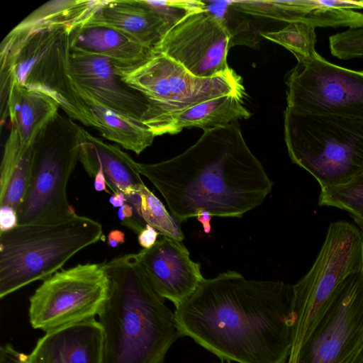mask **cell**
<instances>
[{
	"mask_svg": "<svg viewBox=\"0 0 363 363\" xmlns=\"http://www.w3.org/2000/svg\"><path fill=\"white\" fill-rule=\"evenodd\" d=\"M108 201L113 207L120 208L127 203V199L123 192L116 191L110 196Z\"/></svg>",
	"mask_w": 363,
	"mask_h": 363,
	"instance_id": "38",
	"label": "cell"
},
{
	"mask_svg": "<svg viewBox=\"0 0 363 363\" xmlns=\"http://www.w3.org/2000/svg\"><path fill=\"white\" fill-rule=\"evenodd\" d=\"M286 84L289 108L363 119V71L333 64L316 52L297 60Z\"/></svg>",
	"mask_w": 363,
	"mask_h": 363,
	"instance_id": "12",
	"label": "cell"
},
{
	"mask_svg": "<svg viewBox=\"0 0 363 363\" xmlns=\"http://www.w3.org/2000/svg\"><path fill=\"white\" fill-rule=\"evenodd\" d=\"M71 27L33 31L1 43V69L26 86L42 91L60 105L69 118L94 126L92 116L76 91L70 67Z\"/></svg>",
	"mask_w": 363,
	"mask_h": 363,
	"instance_id": "8",
	"label": "cell"
},
{
	"mask_svg": "<svg viewBox=\"0 0 363 363\" xmlns=\"http://www.w3.org/2000/svg\"><path fill=\"white\" fill-rule=\"evenodd\" d=\"M318 204L347 211L363 232V172L345 184L321 189Z\"/></svg>",
	"mask_w": 363,
	"mask_h": 363,
	"instance_id": "24",
	"label": "cell"
},
{
	"mask_svg": "<svg viewBox=\"0 0 363 363\" xmlns=\"http://www.w3.org/2000/svg\"><path fill=\"white\" fill-rule=\"evenodd\" d=\"M155 292L175 307L186 300L204 279L200 264L190 258L182 242L162 236L150 249L137 253Z\"/></svg>",
	"mask_w": 363,
	"mask_h": 363,
	"instance_id": "14",
	"label": "cell"
},
{
	"mask_svg": "<svg viewBox=\"0 0 363 363\" xmlns=\"http://www.w3.org/2000/svg\"><path fill=\"white\" fill-rule=\"evenodd\" d=\"M70 67L77 85L112 111L143 122L148 104L138 91L123 82L110 59L90 54L72 52Z\"/></svg>",
	"mask_w": 363,
	"mask_h": 363,
	"instance_id": "15",
	"label": "cell"
},
{
	"mask_svg": "<svg viewBox=\"0 0 363 363\" xmlns=\"http://www.w3.org/2000/svg\"><path fill=\"white\" fill-rule=\"evenodd\" d=\"M140 215L145 223L155 228L162 236L182 242L184 235L180 223L171 215L162 202L143 183L139 186Z\"/></svg>",
	"mask_w": 363,
	"mask_h": 363,
	"instance_id": "26",
	"label": "cell"
},
{
	"mask_svg": "<svg viewBox=\"0 0 363 363\" xmlns=\"http://www.w3.org/2000/svg\"><path fill=\"white\" fill-rule=\"evenodd\" d=\"M315 28L311 25L301 21H292L277 30L259 31V35L283 46L298 60L310 57L316 52Z\"/></svg>",
	"mask_w": 363,
	"mask_h": 363,
	"instance_id": "25",
	"label": "cell"
},
{
	"mask_svg": "<svg viewBox=\"0 0 363 363\" xmlns=\"http://www.w3.org/2000/svg\"><path fill=\"white\" fill-rule=\"evenodd\" d=\"M331 54L341 60L363 57V27L348 28L329 38Z\"/></svg>",
	"mask_w": 363,
	"mask_h": 363,
	"instance_id": "28",
	"label": "cell"
},
{
	"mask_svg": "<svg viewBox=\"0 0 363 363\" xmlns=\"http://www.w3.org/2000/svg\"><path fill=\"white\" fill-rule=\"evenodd\" d=\"M18 225L16 210L9 206H0V233L11 230Z\"/></svg>",
	"mask_w": 363,
	"mask_h": 363,
	"instance_id": "31",
	"label": "cell"
},
{
	"mask_svg": "<svg viewBox=\"0 0 363 363\" xmlns=\"http://www.w3.org/2000/svg\"><path fill=\"white\" fill-rule=\"evenodd\" d=\"M69 41L72 52L107 57L116 67L138 65L154 52L118 30L89 19L70 28Z\"/></svg>",
	"mask_w": 363,
	"mask_h": 363,
	"instance_id": "18",
	"label": "cell"
},
{
	"mask_svg": "<svg viewBox=\"0 0 363 363\" xmlns=\"http://www.w3.org/2000/svg\"><path fill=\"white\" fill-rule=\"evenodd\" d=\"M138 167L179 223L200 211L240 218L262 204L273 184L238 122L205 130L180 155L157 163H138Z\"/></svg>",
	"mask_w": 363,
	"mask_h": 363,
	"instance_id": "2",
	"label": "cell"
},
{
	"mask_svg": "<svg viewBox=\"0 0 363 363\" xmlns=\"http://www.w3.org/2000/svg\"><path fill=\"white\" fill-rule=\"evenodd\" d=\"M0 363H28V355L5 344L0 347Z\"/></svg>",
	"mask_w": 363,
	"mask_h": 363,
	"instance_id": "32",
	"label": "cell"
},
{
	"mask_svg": "<svg viewBox=\"0 0 363 363\" xmlns=\"http://www.w3.org/2000/svg\"><path fill=\"white\" fill-rule=\"evenodd\" d=\"M196 217L201 223L203 231L206 233H209L211 230V220L213 216L208 211H200L198 212Z\"/></svg>",
	"mask_w": 363,
	"mask_h": 363,
	"instance_id": "37",
	"label": "cell"
},
{
	"mask_svg": "<svg viewBox=\"0 0 363 363\" xmlns=\"http://www.w3.org/2000/svg\"><path fill=\"white\" fill-rule=\"evenodd\" d=\"M89 21L110 26L153 50L170 29L145 0L101 1Z\"/></svg>",
	"mask_w": 363,
	"mask_h": 363,
	"instance_id": "17",
	"label": "cell"
},
{
	"mask_svg": "<svg viewBox=\"0 0 363 363\" xmlns=\"http://www.w3.org/2000/svg\"><path fill=\"white\" fill-rule=\"evenodd\" d=\"M294 285L247 279L235 271L203 279L175 307L180 336L223 361L287 363L293 345Z\"/></svg>",
	"mask_w": 363,
	"mask_h": 363,
	"instance_id": "1",
	"label": "cell"
},
{
	"mask_svg": "<svg viewBox=\"0 0 363 363\" xmlns=\"http://www.w3.org/2000/svg\"><path fill=\"white\" fill-rule=\"evenodd\" d=\"M80 127L57 113L35 138L28 189L17 210L18 225L57 223L77 215L67 185L79 160Z\"/></svg>",
	"mask_w": 363,
	"mask_h": 363,
	"instance_id": "7",
	"label": "cell"
},
{
	"mask_svg": "<svg viewBox=\"0 0 363 363\" xmlns=\"http://www.w3.org/2000/svg\"><path fill=\"white\" fill-rule=\"evenodd\" d=\"M363 340V269L338 285L287 363H349Z\"/></svg>",
	"mask_w": 363,
	"mask_h": 363,
	"instance_id": "11",
	"label": "cell"
},
{
	"mask_svg": "<svg viewBox=\"0 0 363 363\" xmlns=\"http://www.w3.org/2000/svg\"><path fill=\"white\" fill-rule=\"evenodd\" d=\"M106 263L79 264L57 272L29 298L32 327L48 332L99 315L108 296Z\"/></svg>",
	"mask_w": 363,
	"mask_h": 363,
	"instance_id": "10",
	"label": "cell"
},
{
	"mask_svg": "<svg viewBox=\"0 0 363 363\" xmlns=\"http://www.w3.org/2000/svg\"><path fill=\"white\" fill-rule=\"evenodd\" d=\"M349 363H363V340Z\"/></svg>",
	"mask_w": 363,
	"mask_h": 363,
	"instance_id": "39",
	"label": "cell"
},
{
	"mask_svg": "<svg viewBox=\"0 0 363 363\" xmlns=\"http://www.w3.org/2000/svg\"><path fill=\"white\" fill-rule=\"evenodd\" d=\"M284 128L289 157L320 189L345 184L363 172V119L286 107Z\"/></svg>",
	"mask_w": 363,
	"mask_h": 363,
	"instance_id": "5",
	"label": "cell"
},
{
	"mask_svg": "<svg viewBox=\"0 0 363 363\" xmlns=\"http://www.w3.org/2000/svg\"><path fill=\"white\" fill-rule=\"evenodd\" d=\"M169 24L170 28L187 13L206 7L202 1H146Z\"/></svg>",
	"mask_w": 363,
	"mask_h": 363,
	"instance_id": "30",
	"label": "cell"
},
{
	"mask_svg": "<svg viewBox=\"0 0 363 363\" xmlns=\"http://www.w3.org/2000/svg\"><path fill=\"white\" fill-rule=\"evenodd\" d=\"M234 35L224 18L206 7L184 16L154 48L193 75L215 77L230 71L227 62Z\"/></svg>",
	"mask_w": 363,
	"mask_h": 363,
	"instance_id": "13",
	"label": "cell"
},
{
	"mask_svg": "<svg viewBox=\"0 0 363 363\" xmlns=\"http://www.w3.org/2000/svg\"><path fill=\"white\" fill-rule=\"evenodd\" d=\"M110 285L99 314L104 333V363H163L181 337L174 313L153 289L137 253L106 263Z\"/></svg>",
	"mask_w": 363,
	"mask_h": 363,
	"instance_id": "3",
	"label": "cell"
},
{
	"mask_svg": "<svg viewBox=\"0 0 363 363\" xmlns=\"http://www.w3.org/2000/svg\"><path fill=\"white\" fill-rule=\"evenodd\" d=\"M107 183L104 173L101 167H99V169L94 177V186L97 191H104L109 194V191L106 187Z\"/></svg>",
	"mask_w": 363,
	"mask_h": 363,
	"instance_id": "35",
	"label": "cell"
},
{
	"mask_svg": "<svg viewBox=\"0 0 363 363\" xmlns=\"http://www.w3.org/2000/svg\"><path fill=\"white\" fill-rule=\"evenodd\" d=\"M362 1V4H363V1Z\"/></svg>",
	"mask_w": 363,
	"mask_h": 363,
	"instance_id": "40",
	"label": "cell"
},
{
	"mask_svg": "<svg viewBox=\"0 0 363 363\" xmlns=\"http://www.w3.org/2000/svg\"><path fill=\"white\" fill-rule=\"evenodd\" d=\"M100 0L50 1L21 21L6 36V40H14L41 29L72 27L90 18L99 6Z\"/></svg>",
	"mask_w": 363,
	"mask_h": 363,
	"instance_id": "23",
	"label": "cell"
},
{
	"mask_svg": "<svg viewBox=\"0 0 363 363\" xmlns=\"http://www.w3.org/2000/svg\"><path fill=\"white\" fill-rule=\"evenodd\" d=\"M102 237L99 222L77 214L57 223L18 225L0 233V298L48 279Z\"/></svg>",
	"mask_w": 363,
	"mask_h": 363,
	"instance_id": "4",
	"label": "cell"
},
{
	"mask_svg": "<svg viewBox=\"0 0 363 363\" xmlns=\"http://www.w3.org/2000/svg\"><path fill=\"white\" fill-rule=\"evenodd\" d=\"M79 99L89 111L94 126L106 139L140 155L150 146L155 135L142 122L130 119L104 106L74 82Z\"/></svg>",
	"mask_w": 363,
	"mask_h": 363,
	"instance_id": "21",
	"label": "cell"
},
{
	"mask_svg": "<svg viewBox=\"0 0 363 363\" xmlns=\"http://www.w3.org/2000/svg\"><path fill=\"white\" fill-rule=\"evenodd\" d=\"M115 70L123 82L147 101L143 122L155 136L166 134L170 118L193 106L223 95H246L241 77L232 69L215 77L201 78L155 51L141 63L115 67Z\"/></svg>",
	"mask_w": 363,
	"mask_h": 363,
	"instance_id": "6",
	"label": "cell"
},
{
	"mask_svg": "<svg viewBox=\"0 0 363 363\" xmlns=\"http://www.w3.org/2000/svg\"><path fill=\"white\" fill-rule=\"evenodd\" d=\"M104 333L95 318L45 333L28 355V363H104Z\"/></svg>",
	"mask_w": 363,
	"mask_h": 363,
	"instance_id": "16",
	"label": "cell"
},
{
	"mask_svg": "<svg viewBox=\"0 0 363 363\" xmlns=\"http://www.w3.org/2000/svg\"><path fill=\"white\" fill-rule=\"evenodd\" d=\"M118 217L119 220L121 221V223L131 219L133 217L136 218L135 216L133 206L128 203H125L123 206L118 208Z\"/></svg>",
	"mask_w": 363,
	"mask_h": 363,
	"instance_id": "36",
	"label": "cell"
},
{
	"mask_svg": "<svg viewBox=\"0 0 363 363\" xmlns=\"http://www.w3.org/2000/svg\"><path fill=\"white\" fill-rule=\"evenodd\" d=\"M30 147L21 143L16 131L11 128L5 143L1 164L0 197L4 194L16 165Z\"/></svg>",
	"mask_w": 363,
	"mask_h": 363,
	"instance_id": "29",
	"label": "cell"
},
{
	"mask_svg": "<svg viewBox=\"0 0 363 363\" xmlns=\"http://www.w3.org/2000/svg\"><path fill=\"white\" fill-rule=\"evenodd\" d=\"M363 269V232L345 220L331 223L308 272L294 285L295 350L322 314L338 285Z\"/></svg>",
	"mask_w": 363,
	"mask_h": 363,
	"instance_id": "9",
	"label": "cell"
},
{
	"mask_svg": "<svg viewBox=\"0 0 363 363\" xmlns=\"http://www.w3.org/2000/svg\"><path fill=\"white\" fill-rule=\"evenodd\" d=\"M125 241V233L119 230L115 229L110 231L108 235L107 244L111 247H116L119 245L124 243Z\"/></svg>",
	"mask_w": 363,
	"mask_h": 363,
	"instance_id": "34",
	"label": "cell"
},
{
	"mask_svg": "<svg viewBox=\"0 0 363 363\" xmlns=\"http://www.w3.org/2000/svg\"><path fill=\"white\" fill-rule=\"evenodd\" d=\"M33 161V147H30L16 165L6 191L0 197V206L18 210L28 189Z\"/></svg>",
	"mask_w": 363,
	"mask_h": 363,
	"instance_id": "27",
	"label": "cell"
},
{
	"mask_svg": "<svg viewBox=\"0 0 363 363\" xmlns=\"http://www.w3.org/2000/svg\"><path fill=\"white\" fill-rule=\"evenodd\" d=\"M159 235V232L155 228L147 224L145 228L138 234V243L143 249H150L157 241V238Z\"/></svg>",
	"mask_w": 363,
	"mask_h": 363,
	"instance_id": "33",
	"label": "cell"
},
{
	"mask_svg": "<svg viewBox=\"0 0 363 363\" xmlns=\"http://www.w3.org/2000/svg\"><path fill=\"white\" fill-rule=\"evenodd\" d=\"M79 160L91 177L101 167L113 193L126 194L143 184L138 162L118 146L105 143L82 127L79 130Z\"/></svg>",
	"mask_w": 363,
	"mask_h": 363,
	"instance_id": "19",
	"label": "cell"
},
{
	"mask_svg": "<svg viewBox=\"0 0 363 363\" xmlns=\"http://www.w3.org/2000/svg\"><path fill=\"white\" fill-rule=\"evenodd\" d=\"M243 98L230 94L193 106L170 118L166 134H176L184 128L194 127L205 130L247 119L251 113L244 106Z\"/></svg>",
	"mask_w": 363,
	"mask_h": 363,
	"instance_id": "22",
	"label": "cell"
},
{
	"mask_svg": "<svg viewBox=\"0 0 363 363\" xmlns=\"http://www.w3.org/2000/svg\"><path fill=\"white\" fill-rule=\"evenodd\" d=\"M60 107L48 94L29 88L11 77L8 116L23 145H33L39 133L58 113Z\"/></svg>",
	"mask_w": 363,
	"mask_h": 363,
	"instance_id": "20",
	"label": "cell"
}]
</instances>
